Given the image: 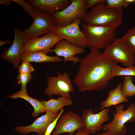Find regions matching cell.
<instances>
[{
  "label": "cell",
  "mask_w": 135,
  "mask_h": 135,
  "mask_svg": "<svg viewBox=\"0 0 135 135\" xmlns=\"http://www.w3.org/2000/svg\"><path fill=\"white\" fill-rule=\"evenodd\" d=\"M79 62V69L72 81L82 92L105 89L114 78L113 69L118 63L94 49H91Z\"/></svg>",
  "instance_id": "1"
},
{
  "label": "cell",
  "mask_w": 135,
  "mask_h": 135,
  "mask_svg": "<svg viewBox=\"0 0 135 135\" xmlns=\"http://www.w3.org/2000/svg\"><path fill=\"white\" fill-rule=\"evenodd\" d=\"M122 12L105 4H98L87 12L83 21L86 24L95 26L117 28L122 23Z\"/></svg>",
  "instance_id": "2"
},
{
  "label": "cell",
  "mask_w": 135,
  "mask_h": 135,
  "mask_svg": "<svg viewBox=\"0 0 135 135\" xmlns=\"http://www.w3.org/2000/svg\"><path fill=\"white\" fill-rule=\"evenodd\" d=\"M80 24L88 46L91 49L100 50L105 48L116 38V28L91 25L82 22Z\"/></svg>",
  "instance_id": "3"
},
{
  "label": "cell",
  "mask_w": 135,
  "mask_h": 135,
  "mask_svg": "<svg viewBox=\"0 0 135 135\" xmlns=\"http://www.w3.org/2000/svg\"><path fill=\"white\" fill-rule=\"evenodd\" d=\"M116 112L110 122L102 126L103 130L112 135H125L126 130L124 124L126 122H135V103H131L126 110L124 105L120 104L116 106Z\"/></svg>",
  "instance_id": "4"
},
{
  "label": "cell",
  "mask_w": 135,
  "mask_h": 135,
  "mask_svg": "<svg viewBox=\"0 0 135 135\" xmlns=\"http://www.w3.org/2000/svg\"><path fill=\"white\" fill-rule=\"evenodd\" d=\"M85 0H70V4L63 10L51 14L56 26H63L72 23L77 19L83 20L86 10L84 6Z\"/></svg>",
  "instance_id": "5"
},
{
  "label": "cell",
  "mask_w": 135,
  "mask_h": 135,
  "mask_svg": "<svg viewBox=\"0 0 135 135\" xmlns=\"http://www.w3.org/2000/svg\"><path fill=\"white\" fill-rule=\"evenodd\" d=\"M46 78L48 86L44 91L45 95L51 97L57 95L71 98L70 93H74V90L68 73L62 74L58 71L57 76H48Z\"/></svg>",
  "instance_id": "6"
},
{
  "label": "cell",
  "mask_w": 135,
  "mask_h": 135,
  "mask_svg": "<svg viewBox=\"0 0 135 135\" xmlns=\"http://www.w3.org/2000/svg\"><path fill=\"white\" fill-rule=\"evenodd\" d=\"M108 58L128 67L135 64V55L120 39L116 38L110 44L104 48L102 52Z\"/></svg>",
  "instance_id": "7"
},
{
  "label": "cell",
  "mask_w": 135,
  "mask_h": 135,
  "mask_svg": "<svg viewBox=\"0 0 135 135\" xmlns=\"http://www.w3.org/2000/svg\"><path fill=\"white\" fill-rule=\"evenodd\" d=\"M32 18L33 22L30 26L22 31L28 38L38 37L52 32L56 26L53 20L51 14L39 11Z\"/></svg>",
  "instance_id": "8"
},
{
  "label": "cell",
  "mask_w": 135,
  "mask_h": 135,
  "mask_svg": "<svg viewBox=\"0 0 135 135\" xmlns=\"http://www.w3.org/2000/svg\"><path fill=\"white\" fill-rule=\"evenodd\" d=\"M81 20L77 19L68 25L56 26L53 32L56 36L65 39L70 44L84 48L88 44L85 35L80 28Z\"/></svg>",
  "instance_id": "9"
},
{
  "label": "cell",
  "mask_w": 135,
  "mask_h": 135,
  "mask_svg": "<svg viewBox=\"0 0 135 135\" xmlns=\"http://www.w3.org/2000/svg\"><path fill=\"white\" fill-rule=\"evenodd\" d=\"M14 37L13 42L8 48L5 49L0 56V58L11 64L16 69L18 68L21 61L24 42L28 38L22 31L17 28L13 29Z\"/></svg>",
  "instance_id": "10"
},
{
  "label": "cell",
  "mask_w": 135,
  "mask_h": 135,
  "mask_svg": "<svg viewBox=\"0 0 135 135\" xmlns=\"http://www.w3.org/2000/svg\"><path fill=\"white\" fill-rule=\"evenodd\" d=\"M109 107L104 108L99 112L93 113L92 108L84 110L81 116L83 124V129L90 134L96 133L102 128L105 122L109 120L110 117L108 114Z\"/></svg>",
  "instance_id": "11"
},
{
  "label": "cell",
  "mask_w": 135,
  "mask_h": 135,
  "mask_svg": "<svg viewBox=\"0 0 135 135\" xmlns=\"http://www.w3.org/2000/svg\"><path fill=\"white\" fill-rule=\"evenodd\" d=\"M83 128L81 116L71 110L62 115L51 135H58L65 133L72 135L76 131Z\"/></svg>",
  "instance_id": "12"
},
{
  "label": "cell",
  "mask_w": 135,
  "mask_h": 135,
  "mask_svg": "<svg viewBox=\"0 0 135 135\" xmlns=\"http://www.w3.org/2000/svg\"><path fill=\"white\" fill-rule=\"evenodd\" d=\"M62 39H64L56 36L53 31L41 37L28 38L24 44L23 53L42 50L47 54L52 47Z\"/></svg>",
  "instance_id": "13"
},
{
  "label": "cell",
  "mask_w": 135,
  "mask_h": 135,
  "mask_svg": "<svg viewBox=\"0 0 135 135\" xmlns=\"http://www.w3.org/2000/svg\"><path fill=\"white\" fill-rule=\"evenodd\" d=\"M59 113H55L48 110L46 113L37 118L31 124L27 126H17L15 130L21 134L35 132L38 135H44L49 125L58 116Z\"/></svg>",
  "instance_id": "14"
},
{
  "label": "cell",
  "mask_w": 135,
  "mask_h": 135,
  "mask_svg": "<svg viewBox=\"0 0 135 135\" xmlns=\"http://www.w3.org/2000/svg\"><path fill=\"white\" fill-rule=\"evenodd\" d=\"M84 51V48L72 45L65 39H62L56 43L54 48L51 49L50 52H54L56 56L64 57L62 60L64 62L70 61L78 63L81 58L74 55L83 54Z\"/></svg>",
  "instance_id": "15"
},
{
  "label": "cell",
  "mask_w": 135,
  "mask_h": 135,
  "mask_svg": "<svg viewBox=\"0 0 135 135\" xmlns=\"http://www.w3.org/2000/svg\"><path fill=\"white\" fill-rule=\"evenodd\" d=\"M26 1L38 11L51 14L63 10L70 4L68 0H29Z\"/></svg>",
  "instance_id": "16"
},
{
  "label": "cell",
  "mask_w": 135,
  "mask_h": 135,
  "mask_svg": "<svg viewBox=\"0 0 135 135\" xmlns=\"http://www.w3.org/2000/svg\"><path fill=\"white\" fill-rule=\"evenodd\" d=\"M121 86L122 84L119 83L115 88L109 91L107 98L100 104L101 110L128 102V99L121 90Z\"/></svg>",
  "instance_id": "17"
},
{
  "label": "cell",
  "mask_w": 135,
  "mask_h": 135,
  "mask_svg": "<svg viewBox=\"0 0 135 135\" xmlns=\"http://www.w3.org/2000/svg\"><path fill=\"white\" fill-rule=\"evenodd\" d=\"M44 51L40 50L32 52H25L22 53L21 61H26L30 62L38 63L48 62L54 63L61 62L62 59L57 56H48Z\"/></svg>",
  "instance_id": "18"
},
{
  "label": "cell",
  "mask_w": 135,
  "mask_h": 135,
  "mask_svg": "<svg viewBox=\"0 0 135 135\" xmlns=\"http://www.w3.org/2000/svg\"><path fill=\"white\" fill-rule=\"evenodd\" d=\"M8 97L12 99L22 98L29 103L33 106L34 112L32 116L35 118L40 113L46 112L47 110L42 101L33 98L29 96L27 92L21 90L8 96Z\"/></svg>",
  "instance_id": "19"
},
{
  "label": "cell",
  "mask_w": 135,
  "mask_h": 135,
  "mask_svg": "<svg viewBox=\"0 0 135 135\" xmlns=\"http://www.w3.org/2000/svg\"><path fill=\"white\" fill-rule=\"evenodd\" d=\"M41 100L47 110L55 113L58 112L63 108L66 106H70L72 104L71 98L60 96L58 99L51 98L50 100L45 101Z\"/></svg>",
  "instance_id": "20"
},
{
  "label": "cell",
  "mask_w": 135,
  "mask_h": 135,
  "mask_svg": "<svg viewBox=\"0 0 135 135\" xmlns=\"http://www.w3.org/2000/svg\"><path fill=\"white\" fill-rule=\"evenodd\" d=\"M133 78L131 76H125L121 86V90L126 97L135 96V86L132 82Z\"/></svg>",
  "instance_id": "21"
},
{
  "label": "cell",
  "mask_w": 135,
  "mask_h": 135,
  "mask_svg": "<svg viewBox=\"0 0 135 135\" xmlns=\"http://www.w3.org/2000/svg\"><path fill=\"white\" fill-rule=\"evenodd\" d=\"M120 39L130 49L135 53V26L129 29Z\"/></svg>",
  "instance_id": "22"
},
{
  "label": "cell",
  "mask_w": 135,
  "mask_h": 135,
  "mask_svg": "<svg viewBox=\"0 0 135 135\" xmlns=\"http://www.w3.org/2000/svg\"><path fill=\"white\" fill-rule=\"evenodd\" d=\"M135 3V0H106V4L110 7L122 12L123 8Z\"/></svg>",
  "instance_id": "23"
},
{
  "label": "cell",
  "mask_w": 135,
  "mask_h": 135,
  "mask_svg": "<svg viewBox=\"0 0 135 135\" xmlns=\"http://www.w3.org/2000/svg\"><path fill=\"white\" fill-rule=\"evenodd\" d=\"M112 74L114 76H135V66L122 68L117 64L114 67Z\"/></svg>",
  "instance_id": "24"
},
{
  "label": "cell",
  "mask_w": 135,
  "mask_h": 135,
  "mask_svg": "<svg viewBox=\"0 0 135 135\" xmlns=\"http://www.w3.org/2000/svg\"><path fill=\"white\" fill-rule=\"evenodd\" d=\"M21 6L28 15L32 18L39 11L34 7L24 0H12Z\"/></svg>",
  "instance_id": "25"
},
{
  "label": "cell",
  "mask_w": 135,
  "mask_h": 135,
  "mask_svg": "<svg viewBox=\"0 0 135 135\" xmlns=\"http://www.w3.org/2000/svg\"><path fill=\"white\" fill-rule=\"evenodd\" d=\"M33 75L31 73H20L17 76L18 83L21 84L20 90L27 92L26 86L27 83L31 80Z\"/></svg>",
  "instance_id": "26"
},
{
  "label": "cell",
  "mask_w": 135,
  "mask_h": 135,
  "mask_svg": "<svg viewBox=\"0 0 135 135\" xmlns=\"http://www.w3.org/2000/svg\"><path fill=\"white\" fill-rule=\"evenodd\" d=\"M18 72L20 73L30 74L33 72L34 69L32 64L29 62L22 61L18 66Z\"/></svg>",
  "instance_id": "27"
},
{
  "label": "cell",
  "mask_w": 135,
  "mask_h": 135,
  "mask_svg": "<svg viewBox=\"0 0 135 135\" xmlns=\"http://www.w3.org/2000/svg\"><path fill=\"white\" fill-rule=\"evenodd\" d=\"M64 111L63 108L60 110L59 114L57 118L48 126L46 130L44 135H50L53 130L54 129L58 120Z\"/></svg>",
  "instance_id": "28"
},
{
  "label": "cell",
  "mask_w": 135,
  "mask_h": 135,
  "mask_svg": "<svg viewBox=\"0 0 135 135\" xmlns=\"http://www.w3.org/2000/svg\"><path fill=\"white\" fill-rule=\"evenodd\" d=\"M106 0H85L84 6L87 10L89 8H92L98 4L101 3L105 4Z\"/></svg>",
  "instance_id": "29"
},
{
  "label": "cell",
  "mask_w": 135,
  "mask_h": 135,
  "mask_svg": "<svg viewBox=\"0 0 135 135\" xmlns=\"http://www.w3.org/2000/svg\"><path fill=\"white\" fill-rule=\"evenodd\" d=\"M89 133L86 130L83 129H81L77 131L76 134L74 135H89ZM65 135H70L67 134Z\"/></svg>",
  "instance_id": "30"
},
{
  "label": "cell",
  "mask_w": 135,
  "mask_h": 135,
  "mask_svg": "<svg viewBox=\"0 0 135 135\" xmlns=\"http://www.w3.org/2000/svg\"><path fill=\"white\" fill-rule=\"evenodd\" d=\"M12 2V0H0V4L9 7Z\"/></svg>",
  "instance_id": "31"
},
{
  "label": "cell",
  "mask_w": 135,
  "mask_h": 135,
  "mask_svg": "<svg viewBox=\"0 0 135 135\" xmlns=\"http://www.w3.org/2000/svg\"><path fill=\"white\" fill-rule=\"evenodd\" d=\"M11 42V41L9 40H0V46H1L4 44H10Z\"/></svg>",
  "instance_id": "32"
},
{
  "label": "cell",
  "mask_w": 135,
  "mask_h": 135,
  "mask_svg": "<svg viewBox=\"0 0 135 135\" xmlns=\"http://www.w3.org/2000/svg\"><path fill=\"white\" fill-rule=\"evenodd\" d=\"M95 135H112L109 134L106 132H103L102 134H97Z\"/></svg>",
  "instance_id": "33"
}]
</instances>
